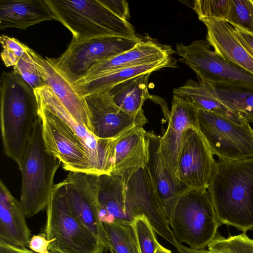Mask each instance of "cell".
<instances>
[{
  "instance_id": "6da1fadb",
  "label": "cell",
  "mask_w": 253,
  "mask_h": 253,
  "mask_svg": "<svg viewBox=\"0 0 253 253\" xmlns=\"http://www.w3.org/2000/svg\"><path fill=\"white\" fill-rule=\"evenodd\" d=\"M207 189L220 224L253 230V158L218 160Z\"/></svg>"
},
{
  "instance_id": "7a4b0ae2",
  "label": "cell",
  "mask_w": 253,
  "mask_h": 253,
  "mask_svg": "<svg viewBox=\"0 0 253 253\" xmlns=\"http://www.w3.org/2000/svg\"><path fill=\"white\" fill-rule=\"evenodd\" d=\"M0 126L6 155L19 168L39 116L34 90L13 71L0 79Z\"/></svg>"
},
{
  "instance_id": "3957f363",
  "label": "cell",
  "mask_w": 253,
  "mask_h": 253,
  "mask_svg": "<svg viewBox=\"0 0 253 253\" xmlns=\"http://www.w3.org/2000/svg\"><path fill=\"white\" fill-rule=\"evenodd\" d=\"M56 20L72 33V40L118 37L139 40L132 25L113 13L102 0H45Z\"/></svg>"
},
{
  "instance_id": "277c9868",
  "label": "cell",
  "mask_w": 253,
  "mask_h": 253,
  "mask_svg": "<svg viewBox=\"0 0 253 253\" xmlns=\"http://www.w3.org/2000/svg\"><path fill=\"white\" fill-rule=\"evenodd\" d=\"M61 163L46 148L39 115L19 168L22 175L20 201L26 217L46 208Z\"/></svg>"
},
{
  "instance_id": "5b68a950",
  "label": "cell",
  "mask_w": 253,
  "mask_h": 253,
  "mask_svg": "<svg viewBox=\"0 0 253 253\" xmlns=\"http://www.w3.org/2000/svg\"><path fill=\"white\" fill-rule=\"evenodd\" d=\"M43 234L52 253H103L107 248L74 214L63 181L54 185L46 208Z\"/></svg>"
},
{
  "instance_id": "8992f818",
  "label": "cell",
  "mask_w": 253,
  "mask_h": 253,
  "mask_svg": "<svg viewBox=\"0 0 253 253\" xmlns=\"http://www.w3.org/2000/svg\"><path fill=\"white\" fill-rule=\"evenodd\" d=\"M220 225L208 189L187 188L179 197L169 224L176 240L203 250Z\"/></svg>"
},
{
  "instance_id": "52a82bcc",
  "label": "cell",
  "mask_w": 253,
  "mask_h": 253,
  "mask_svg": "<svg viewBox=\"0 0 253 253\" xmlns=\"http://www.w3.org/2000/svg\"><path fill=\"white\" fill-rule=\"evenodd\" d=\"M141 40L118 37H97L80 41L72 40L60 57L50 60L73 84L94 65L133 48Z\"/></svg>"
},
{
  "instance_id": "ba28073f",
  "label": "cell",
  "mask_w": 253,
  "mask_h": 253,
  "mask_svg": "<svg viewBox=\"0 0 253 253\" xmlns=\"http://www.w3.org/2000/svg\"><path fill=\"white\" fill-rule=\"evenodd\" d=\"M198 130L219 160L253 158V129L249 123L239 125L219 115L198 109Z\"/></svg>"
},
{
  "instance_id": "9c48e42d",
  "label": "cell",
  "mask_w": 253,
  "mask_h": 253,
  "mask_svg": "<svg viewBox=\"0 0 253 253\" xmlns=\"http://www.w3.org/2000/svg\"><path fill=\"white\" fill-rule=\"evenodd\" d=\"M37 99L47 149L61 161L66 170L98 174L89 150L77 135L37 97Z\"/></svg>"
},
{
  "instance_id": "30bf717a",
  "label": "cell",
  "mask_w": 253,
  "mask_h": 253,
  "mask_svg": "<svg viewBox=\"0 0 253 253\" xmlns=\"http://www.w3.org/2000/svg\"><path fill=\"white\" fill-rule=\"evenodd\" d=\"M206 39L189 45H176V53L197 74L202 84H229L253 85V74L222 58Z\"/></svg>"
},
{
  "instance_id": "8fae6325",
  "label": "cell",
  "mask_w": 253,
  "mask_h": 253,
  "mask_svg": "<svg viewBox=\"0 0 253 253\" xmlns=\"http://www.w3.org/2000/svg\"><path fill=\"white\" fill-rule=\"evenodd\" d=\"M124 179L126 212L129 219L132 221L137 216H145L156 233L175 247L178 242L170 227L147 167Z\"/></svg>"
},
{
  "instance_id": "7c38bea8",
  "label": "cell",
  "mask_w": 253,
  "mask_h": 253,
  "mask_svg": "<svg viewBox=\"0 0 253 253\" xmlns=\"http://www.w3.org/2000/svg\"><path fill=\"white\" fill-rule=\"evenodd\" d=\"M216 165L213 154L199 130L187 128L182 136L176 175L191 189H207Z\"/></svg>"
},
{
  "instance_id": "4fadbf2b",
  "label": "cell",
  "mask_w": 253,
  "mask_h": 253,
  "mask_svg": "<svg viewBox=\"0 0 253 253\" xmlns=\"http://www.w3.org/2000/svg\"><path fill=\"white\" fill-rule=\"evenodd\" d=\"M99 175L70 171L63 182L71 210L81 222L109 251L98 200Z\"/></svg>"
},
{
  "instance_id": "5bb4252c",
  "label": "cell",
  "mask_w": 253,
  "mask_h": 253,
  "mask_svg": "<svg viewBox=\"0 0 253 253\" xmlns=\"http://www.w3.org/2000/svg\"><path fill=\"white\" fill-rule=\"evenodd\" d=\"M85 100L91 133L98 138L115 139L148 123L143 110L134 115L127 113L115 104L108 91L88 95Z\"/></svg>"
},
{
  "instance_id": "9a60e30c",
  "label": "cell",
  "mask_w": 253,
  "mask_h": 253,
  "mask_svg": "<svg viewBox=\"0 0 253 253\" xmlns=\"http://www.w3.org/2000/svg\"><path fill=\"white\" fill-rule=\"evenodd\" d=\"M34 91L36 96L70 127L88 149L97 173L110 174L113 167L115 146L118 137L112 139L96 137L70 115L48 86L44 85Z\"/></svg>"
},
{
  "instance_id": "2e32d148",
  "label": "cell",
  "mask_w": 253,
  "mask_h": 253,
  "mask_svg": "<svg viewBox=\"0 0 253 253\" xmlns=\"http://www.w3.org/2000/svg\"><path fill=\"white\" fill-rule=\"evenodd\" d=\"M161 105L168 126L164 135L160 136V149L166 161L176 174L177 164L182 136L188 128L198 129V108L188 98L173 94L171 110L160 99Z\"/></svg>"
},
{
  "instance_id": "e0dca14e",
  "label": "cell",
  "mask_w": 253,
  "mask_h": 253,
  "mask_svg": "<svg viewBox=\"0 0 253 253\" xmlns=\"http://www.w3.org/2000/svg\"><path fill=\"white\" fill-rule=\"evenodd\" d=\"M148 134L149 155L146 167L169 225L176 203L188 188L179 179L162 154L160 149V136L153 131L148 132Z\"/></svg>"
},
{
  "instance_id": "ac0fdd59",
  "label": "cell",
  "mask_w": 253,
  "mask_h": 253,
  "mask_svg": "<svg viewBox=\"0 0 253 253\" xmlns=\"http://www.w3.org/2000/svg\"><path fill=\"white\" fill-rule=\"evenodd\" d=\"M42 77L70 115L90 132V113L85 100L73 85L59 72L50 58L38 54Z\"/></svg>"
},
{
  "instance_id": "d6986e66",
  "label": "cell",
  "mask_w": 253,
  "mask_h": 253,
  "mask_svg": "<svg viewBox=\"0 0 253 253\" xmlns=\"http://www.w3.org/2000/svg\"><path fill=\"white\" fill-rule=\"evenodd\" d=\"M199 19L207 29L206 40L222 58L253 74V57L243 46L234 27L226 21L210 17Z\"/></svg>"
},
{
  "instance_id": "ffe728a7",
  "label": "cell",
  "mask_w": 253,
  "mask_h": 253,
  "mask_svg": "<svg viewBox=\"0 0 253 253\" xmlns=\"http://www.w3.org/2000/svg\"><path fill=\"white\" fill-rule=\"evenodd\" d=\"M149 155V136L143 127L123 134L118 138L115 144L110 174L128 177L147 166Z\"/></svg>"
},
{
  "instance_id": "44dd1931",
  "label": "cell",
  "mask_w": 253,
  "mask_h": 253,
  "mask_svg": "<svg viewBox=\"0 0 253 253\" xmlns=\"http://www.w3.org/2000/svg\"><path fill=\"white\" fill-rule=\"evenodd\" d=\"M171 53L167 46L151 40H142L133 48L94 65L75 83L84 82L112 71L159 61L171 57Z\"/></svg>"
},
{
  "instance_id": "7402d4cb",
  "label": "cell",
  "mask_w": 253,
  "mask_h": 253,
  "mask_svg": "<svg viewBox=\"0 0 253 253\" xmlns=\"http://www.w3.org/2000/svg\"><path fill=\"white\" fill-rule=\"evenodd\" d=\"M20 201L0 181V243L16 248L28 246L31 231Z\"/></svg>"
},
{
  "instance_id": "603a6c76",
  "label": "cell",
  "mask_w": 253,
  "mask_h": 253,
  "mask_svg": "<svg viewBox=\"0 0 253 253\" xmlns=\"http://www.w3.org/2000/svg\"><path fill=\"white\" fill-rule=\"evenodd\" d=\"M55 20L45 0H0V29L25 30L45 21Z\"/></svg>"
},
{
  "instance_id": "cb8c5ba5",
  "label": "cell",
  "mask_w": 253,
  "mask_h": 253,
  "mask_svg": "<svg viewBox=\"0 0 253 253\" xmlns=\"http://www.w3.org/2000/svg\"><path fill=\"white\" fill-rule=\"evenodd\" d=\"M125 194L123 177L113 174L99 175L98 200L99 217L103 223L132 222L126 212Z\"/></svg>"
},
{
  "instance_id": "d4e9b609",
  "label": "cell",
  "mask_w": 253,
  "mask_h": 253,
  "mask_svg": "<svg viewBox=\"0 0 253 253\" xmlns=\"http://www.w3.org/2000/svg\"><path fill=\"white\" fill-rule=\"evenodd\" d=\"M175 63L171 57L153 63L136 65L112 71L82 83L73 85L83 97L109 91L117 84L140 75L152 73L165 67H173Z\"/></svg>"
},
{
  "instance_id": "484cf974",
  "label": "cell",
  "mask_w": 253,
  "mask_h": 253,
  "mask_svg": "<svg viewBox=\"0 0 253 253\" xmlns=\"http://www.w3.org/2000/svg\"><path fill=\"white\" fill-rule=\"evenodd\" d=\"M173 93L187 97L198 109L219 115L236 124L242 125L248 123L239 113L214 97L206 86L199 82L188 80L182 86L173 89Z\"/></svg>"
},
{
  "instance_id": "4316f807",
  "label": "cell",
  "mask_w": 253,
  "mask_h": 253,
  "mask_svg": "<svg viewBox=\"0 0 253 253\" xmlns=\"http://www.w3.org/2000/svg\"><path fill=\"white\" fill-rule=\"evenodd\" d=\"M146 73L126 80L112 88L109 93L115 104L127 113L134 115L143 111L144 102L150 99Z\"/></svg>"
},
{
  "instance_id": "83f0119b",
  "label": "cell",
  "mask_w": 253,
  "mask_h": 253,
  "mask_svg": "<svg viewBox=\"0 0 253 253\" xmlns=\"http://www.w3.org/2000/svg\"><path fill=\"white\" fill-rule=\"evenodd\" d=\"M202 84V83H201ZM211 94L248 123H253V85L206 83Z\"/></svg>"
},
{
  "instance_id": "f1b7e54d",
  "label": "cell",
  "mask_w": 253,
  "mask_h": 253,
  "mask_svg": "<svg viewBox=\"0 0 253 253\" xmlns=\"http://www.w3.org/2000/svg\"><path fill=\"white\" fill-rule=\"evenodd\" d=\"M103 224L109 250L115 253H138L132 222Z\"/></svg>"
},
{
  "instance_id": "f546056e",
  "label": "cell",
  "mask_w": 253,
  "mask_h": 253,
  "mask_svg": "<svg viewBox=\"0 0 253 253\" xmlns=\"http://www.w3.org/2000/svg\"><path fill=\"white\" fill-rule=\"evenodd\" d=\"M13 69L34 90L46 85L42 77L38 53L30 48H28Z\"/></svg>"
},
{
  "instance_id": "4dcf8cb0",
  "label": "cell",
  "mask_w": 253,
  "mask_h": 253,
  "mask_svg": "<svg viewBox=\"0 0 253 253\" xmlns=\"http://www.w3.org/2000/svg\"><path fill=\"white\" fill-rule=\"evenodd\" d=\"M208 247L209 253H253V239L245 232L227 238L216 234Z\"/></svg>"
},
{
  "instance_id": "1f68e13d",
  "label": "cell",
  "mask_w": 253,
  "mask_h": 253,
  "mask_svg": "<svg viewBox=\"0 0 253 253\" xmlns=\"http://www.w3.org/2000/svg\"><path fill=\"white\" fill-rule=\"evenodd\" d=\"M138 253H156L160 244L156 232L144 215L135 217L132 221Z\"/></svg>"
},
{
  "instance_id": "d6a6232c",
  "label": "cell",
  "mask_w": 253,
  "mask_h": 253,
  "mask_svg": "<svg viewBox=\"0 0 253 253\" xmlns=\"http://www.w3.org/2000/svg\"><path fill=\"white\" fill-rule=\"evenodd\" d=\"M226 21L253 34V0H230Z\"/></svg>"
},
{
  "instance_id": "836d02e7",
  "label": "cell",
  "mask_w": 253,
  "mask_h": 253,
  "mask_svg": "<svg viewBox=\"0 0 253 253\" xmlns=\"http://www.w3.org/2000/svg\"><path fill=\"white\" fill-rule=\"evenodd\" d=\"M230 0H196L193 9L199 18L210 17L226 21Z\"/></svg>"
},
{
  "instance_id": "e575fe53",
  "label": "cell",
  "mask_w": 253,
  "mask_h": 253,
  "mask_svg": "<svg viewBox=\"0 0 253 253\" xmlns=\"http://www.w3.org/2000/svg\"><path fill=\"white\" fill-rule=\"evenodd\" d=\"M0 42L2 46L1 59L6 67L14 66L29 47L17 39L1 35Z\"/></svg>"
},
{
  "instance_id": "d590c367",
  "label": "cell",
  "mask_w": 253,
  "mask_h": 253,
  "mask_svg": "<svg viewBox=\"0 0 253 253\" xmlns=\"http://www.w3.org/2000/svg\"><path fill=\"white\" fill-rule=\"evenodd\" d=\"M113 13L125 20L130 18L128 4L125 0H102Z\"/></svg>"
},
{
  "instance_id": "8d00e7d4",
  "label": "cell",
  "mask_w": 253,
  "mask_h": 253,
  "mask_svg": "<svg viewBox=\"0 0 253 253\" xmlns=\"http://www.w3.org/2000/svg\"><path fill=\"white\" fill-rule=\"evenodd\" d=\"M50 242L42 233L33 236L30 239L28 247L37 253H52L48 250Z\"/></svg>"
},
{
  "instance_id": "74e56055",
  "label": "cell",
  "mask_w": 253,
  "mask_h": 253,
  "mask_svg": "<svg viewBox=\"0 0 253 253\" xmlns=\"http://www.w3.org/2000/svg\"><path fill=\"white\" fill-rule=\"evenodd\" d=\"M239 40L253 57V34L238 27H233Z\"/></svg>"
},
{
  "instance_id": "f35d334b",
  "label": "cell",
  "mask_w": 253,
  "mask_h": 253,
  "mask_svg": "<svg viewBox=\"0 0 253 253\" xmlns=\"http://www.w3.org/2000/svg\"><path fill=\"white\" fill-rule=\"evenodd\" d=\"M0 253H26L23 248H18L0 243Z\"/></svg>"
},
{
  "instance_id": "ab89813d",
  "label": "cell",
  "mask_w": 253,
  "mask_h": 253,
  "mask_svg": "<svg viewBox=\"0 0 253 253\" xmlns=\"http://www.w3.org/2000/svg\"><path fill=\"white\" fill-rule=\"evenodd\" d=\"M179 253H209L208 250H193L189 247L182 245L178 243L175 247Z\"/></svg>"
},
{
  "instance_id": "60d3db41",
  "label": "cell",
  "mask_w": 253,
  "mask_h": 253,
  "mask_svg": "<svg viewBox=\"0 0 253 253\" xmlns=\"http://www.w3.org/2000/svg\"><path fill=\"white\" fill-rule=\"evenodd\" d=\"M156 253H173L170 250L166 249L161 244L159 245Z\"/></svg>"
},
{
  "instance_id": "b9f144b4",
  "label": "cell",
  "mask_w": 253,
  "mask_h": 253,
  "mask_svg": "<svg viewBox=\"0 0 253 253\" xmlns=\"http://www.w3.org/2000/svg\"><path fill=\"white\" fill-rule=\"evenodd\" d=\"M26 253H35L31 250L27 249L26 247L22 248Z\"/></svg>"
},
{
  "instance_id": "7bdbcfd3",
  "label": "cell",
  "mask_w": 253,
  "mask_h": 253,
  "mask_svg": "<svg viewBox=\"0 0 253 253\" xmlns=\"http://www.w3.org/2000/svg\"><path fill=\"white\" fill-rule=\"evenodd\" d=\"M109 251H110V253H115L112 250H110Z\"/></svg>"
}]
</instances>
